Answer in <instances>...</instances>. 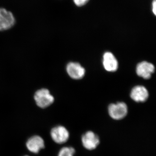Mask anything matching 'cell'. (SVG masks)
<instances>
[{
	"mask_svg": "<svg viewBox=\"0 0 156 156\" xmlns=\"http://www.w3.org/2000/svg\"><path fill=\"white\" fill-rule=\"evenodd\" d=\"M148 97V92L143 86H136L131 90V98L136 102H144L147 100Z\"/></svg>",
	"mask_w": 156,
	"mask_h": 156,
	"instance_id": "obj_9",
	"label": "cell"
},
{
	"mask_svg": "<svg viewBox=\"0 0 156 156\" xmlns=\"http://www.w3.org/2000/svg\"><path fill=\"white\" fill-rule=\"evenodd\" d=\"M128 107L124 102L112 104L108 107L109 115L115 120L122 119L128 114Z\"/></svg>",
	"mask_w": 156,
	"mask_h": 156,
	"instance_id": "obj_2",
	"label": "cell"
},
{
	"mask_svg": "<svg viewBox=\"0 0 156 156\" xmlns=\"http://www.w3.org/2000/svg\"><path fill=\"white\" fill-rule=\"evenodd\" d=\"M50 135L53 141L58 144H62L68 140L69 137V131L65 127L59 126L52 128Z\"/></svg>",
	"mask_w": 156,
	"mask_h": 156,
	"instance_id": "obj_3",
	"label": "cell"
},
{
	"mask_svg": "<svg viewBox=\"0 0 156 156\" xmlns=\"http://www.w3.org/2000/svg\"><path fill=\"white\" fill-rule=\"evenodd\" d=\"M154 71L155 67L154 65L146 61L138 63L136 67L137 75L146 80L150 79Z\"/></svg>",
	"mask_w": 156,
	"mask_h": 156,
	"instance_id": "obj_6",
	"label": "cell"
},
{
	"mask_svg": "<svg viewBox=\"0 0 156 156\" xmlns=\"http://www.w3.org/2000/svg\"></svg>",
	"mask_w": 156,
	"mask_h": 156,
	"instance_id": "obj_14",
	"label": "cell"
},
{
	"mask_svg": "<svg viewBox=\"0 0 156 156\" xmlns=\"http://www.w3.org/2000/svg\"><path fill=\"white\" fill-rule=\"evenodd\" d=\"M36 103L41 108H46L52 104L54 101V97L50 94L48 89H39L35 93L34 96Z\"/></svg>",
	"mask_w": 156,
	"mask_h": 156,
	"instance_id": "obj_1",
	"label": "cell"
},
{
	"mask_svg": "<svg viewBox=\"0 0 156 156\" xmlns=\"http://www.w3.org/2000/svg\"><path fill=\"white\" fill-rule=\"evenodd\" d=\"M152 5L153 12L156 16V0H153Z\"/></svg>",
	"mask_w": 156,
	"mask_h": 156,
	"instance_id": "obj_13",
	"label": "cell"
},
{
	"mask_svg": "<svg viewBox=\"0 0 156 156\" xmlns=\"http://www.w3.org/2000/svg\"><path fill=\"white\" fill-rule=\"evenodd\" d=\"M15 22V18L11 12L5 9H0V31L7 30L11 28Z\"/></svg>",
	"mask_w": 156,
	"mask_h": 156,
	"instance_id": "obj_4",
	"label": "cell"
},
{
	"mask_svg": "<svg viewBox=\"0 0 156 156\" xmlns=\"http://www.w3.org/2000/svg\"><path fill=\"white\" fill-rule=\"evenodd\" d=\"M66 70L69 75L75 80L82 79L85 75V69L77 62H69L67 65Z\"/></svg>",
	"mask_w": 156,
	"mask_h": 156,
	"instance_id": "obj_8",
	"label": "cell"
},
{
	"mask_svg": "<svg viewBox=\"0 0 156 156\" xmlns=\"http://www.w3.org/2000/svg\"><path fill=\"white\" fill-rule=\"evenodd\" d=\"M75 150L72 147H66L62 148L58 154V156H74Z\"/></svg>",
	"mask_w": 156,
	"mask_h": 156,
	"instance_id": "obj_11",
	"label": "cell"
},
{
	"mask_svg": "<svg viewBox=\"0 0 156 156\" xmlns=\"http://www.w3.org/2000/svg\"><path fill=\"white\" fill-rule=\"evenodd\" d=\"M89 0H73L74 2L77 6L81 7L87 4Z\"/></svg>",
	"mask_w": 156,
	"mask_h": 156,
	"instance_id": "obj_12",
	"label": "cell"
},
{
	"mask_svg": "<svg viewBox=\"0 0 156 156\" xmlns=\"http://www.w3.org/2000/svg\"><path fill=\"white\" fill-rule=\"evenodd\" d=\"M26 147L31 152L37 154L41 150L44 148V141L41 136L34 135L27 141Z\"/></svg>",
	"mask_w": 156,
	"mask_h": 156,
	"instance_id": "obj_7",
	"label": "cell"
},
{
	"mask_svg": "<svg viewBox=\"0 0 156 156\" xmlns=\"http://www.w3.org/2000/svg\"><path fill=\"white\" fill-rule=\"evenodd\" d=\"M104 67L108 72H115L118 68V62L112 53L107 52L103 55Z\"/></svg>",
	"mask_w": 156,
	"mask_h": 156,
	"instance_id": "obj_10",
	"label": "cell"
},
{
	"mask_svg": "<svg viewBox=\"0 0 156 156\" xmlns=\"http://www.w3.org/2000/svg\"><path fill=\"white\" fill-rule=\"evenodd\" d=\"M82 143L85 148L89 150H92L97 147L100 143V140L94 132L89 131L82 136Z\"/></svg>",
	"mask_w": 156,
	"mask_h": 156,
	"instance_id": "obj_5",
	"label": "cell"
}]
</instances>
